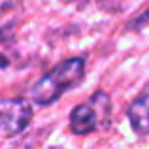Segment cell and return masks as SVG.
I'll return each mask as SVG.
<instances>
[{
	"instance_id": "obj_3",
	"label": "cell",
	"mask_w": 149,
	"mask_h": 149,
	"mask_svg": "<svg viewBox=\"0 0 149 149\" xmlns=\"http://www.w3.org/2000/svg\"><path fill=\"white\" fill-rule=\"evenodd\" d=\"M32 117V108L25 98L0 102V136H13L25 130Z\"/></svg>"
},
{
	"instance_id": "obj_5",
	"label": "cell",
	"mask_w": 149,
	"mask_h": 149,
	"mask_svg": "<svg viewBox=\"0 0 149 149\" xmlns=\"http://www.w3.org/2000/svg\"><path fill=\"white\" fill-rule=\"evenodd\" d=\"M21 17V6L17 0H0V40L13 34Z\"/></svg>"
},
{
	"instance_id": "obj_1",
	"label": "cell",
	"mask_w": 149,
	"mask_h": 149,
	"mask_svg": "<svg viewBox=\"0 0 149 149\" xmlns=\"http://www.w3.org/2000/svg\"><path fill=\"white\" fill-rule=\"evenodd\" d=\"M85 74V61L81 57H72L68 61L55 66L51 72H47L36 85L32 87L30 98L40 106L53 104L62 93H66L70 87L77 85L83 79Z\"/></svg>"
},
{
	"instance_id": "obj_6",
	"label": "cell",
	"mask_w": 149,
	"mask_h": 149,
	"mask_svg": "<svg viewBox=\"0 0 149 149\" xmlns=\"http://www.w3.org/2000/svg\"><path fill=\"white\" fill-rule=\"evenodd\" d=\"M134 25H136V26H143V25H149V8H147L146 11H143V15H142V17H140L138 21L134 23Z\"/></svg>"
},
{
	"instance_id": "obj_4",
	"label": "cell",
	"mask_w": 149,
	"mask_h": 149,
	"mask_svg": "<svg viewBox=\"0 0 149 149\" xmlns=\"http://www.w3.org/2000/svg\"><path fill=\"white\" fill-rule=\"evenodd\" d=\"M130 127L136 134H149V85L128 108Z\"/></svg>"
},
{
	"instance_id": "obj_2",
	"label": "cell",
	"mask_w": 149,
	"mask_h": 149,
	"mask_svg": "<svg viewBox=\"0 0 149 149\" xmlns=\"http://www.w3.org/2000/svg\"><path fill=\"white\" fill-rule=\"evenodd\" d=\"M111 113V100L106 93H96L89 102L77 106L70 113V128L74 134L85 136L106 127Z\"/></svg>"
}]
</instances>
